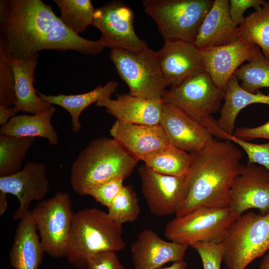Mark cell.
<instances>
[{"mask_svg":"<svg viewBox=\"0 0 269 269\" xmlns=\"http://www.w3.org/2000/svg\"><path fill=\"white\" fill-rule=\"evenodd\" d=\"M118 85L117 82L111 80L104 86L100 85L90 92L77 95L54 96L46 95L38 91L37 93L43 101L51 105L60 106L68 112L71 116L72 131L77 134L81 128L79 122L81 113L95 102L111 98V95L116 91Z\"/></svg>","mask_w":269,"mask_h":269,"instance_id":"cell-26","label":"cell"},{"mask_svg":"<svg viewBox=\"0 0 269 269\" xmlns=\"http://www.w3.org/2000/svg\"><path fill=\"white\" fill-rule=\"evenodd\" d=\"M55 112V108L52 106L41 113L16 115L1 127L0 134L15 137H42L47 138L51 145H56L59 136L51 124Z\"/></svg>","mask_w":269,"mask_h":269,"instance_id":"cell-25","label":"cell"},{"mask_svg":"<svg viewBox=\"0 0 269 269\" xmlns=\"http://www.w3.org/2000/svg\"><path fill=\"white\" fill-rule=\"evenodd\" d=\"M15 104V78L8 61L2 41L0 40V105L6 107Z\"/></svg>","mask_w":269,"mask_h":269,"instance_id":"cell-33","label":"cell"},{"mask_svg":"<svg viewBox=\"0 0 269 269\" xmlns=\"http://www.w3.org/2000/svg\"><path fill=\"white\" fill-rule=\"evenodd\" d=\"M233 135L247 141L257 138H264L269 140V120L264 124L256 127L238 128L235 129Z\"/></svg>","mask_w":269,"mask_h":269,"instance_id":"cell-39","label":"cell"},{"mask_svg":"<svg viewBox=\"0 0 269 269\" xmlns=\"http://www.w3.org/2000/svg\"><path fill=\"white\" fill-rule=\"evenodd\" d=\"M263 0H229V13L233 22L237 26L242 23L245 17L244 13L249 8L258 9L265 4Z\"/></svg>","mask_w":269,"mask_h":269,"instance_id":"cell-38","label":"cell"},{"mask_svg":"<svg viewBox=\"0 0 269 269\" xmlns=\"http://www.w3.org/2000/svg\"><path fill=\"white\" fill-rule=\"evenodd\" d=\"M134 21V13L128 5L113 0L96 8L92 26L100 31L99 39L105 47L138 52L148 46L136 35Z\"/></svg>","mask_w":269,"mask_h":269,"instance_id":"cell-11","label":"cell"},{"mask_svg":"<svg viewBox=\"0 0 269 269\" xmlns=\"http://www.w3.org/2000/svg\"><path fill=\"white\" fill-rule=\"evenodd\" d=\"M35 137H15L0 134V177L11 175L20 170L27 151Z\"/></svg>","mask_w":269,"mask_h":269,"instance_id":"cell-29","label":"cell"},{"mask_svg":"<svg viewBox=\"0 0 269 269\" xmlns=\"http://www.w3.org/2000/svg\"><path fill=\"white\" fill-rule=\"evenodd\" d=\"M60 10V18L79 35L93 25L95 8L90 0H54Z\"/></svg>","mask_w":269,"mask_h":269,"instance_id":"cell-30","label":"cell"},{"mask_svg":"<svg viewBox=\"0 0 269 269\" xmlns=\"http://www.w3.org/2000/svg\"><path fill=\"white\" fill-rule=\"evenodd\" d=\"M0 40L7 56L22 59L43 50L95 55L105 47L74 33L41 0H0Z\"/></svg>","mask_w":269,"mask_h":269,"instance_id":"cell-1","label":"cell"},{"mask_svg":"<svg viewBox=\"0 0 269 269\" xmlns=\"http://www.w3.org/2000/svg\"><path fill=\"white\" fill-rule=\"evenodd\" d=\"M157 269H188L187 263L183 260L173 263L168 267L160 268Z\"/></svg>","mask_w":269,"mask_h":269,"instance_id":"cell-41","label":"cell"},{"mask_svg":"<svg viewBox=\"0 0 269 269\" xmlns=\"http://www.w3.org/2000/svg\"><path fill=\"white\" fill-rule=\"evenodd\" d=\"M31 210L20 220L9 252V263L15 269H38L44 250L37 233Z\"/></svg>","mask_w":269,"mask_h":269,"instance_id":"cell-23","label":"cell"},{"mask_svg":"<svg viewBox=\"0 0 269 269\" xmlns=\"http://www.w3.org/2000/svg\"><path fill=\"white\" fill-rule=\"evenodd\" d=\"M124 180L115 179L91 189L87 195L93 197L97 202L108 208L124 186Z\"/></svg>","mask_w":269,"mask_h":269,"instance_id":"cell-36","label":"cell"},{"mask_svg":"<svg viewBox=\"0 0 269 269\" xmlns=\"http://www.w3.org/2000/svg\"><path fill=\"white\" fill-rule=\"evenodd\" d=\"M191 153L189 190L175 216L200 207H229L231 188L242 166V151L233 142L214 139Z\"/></svg>","mask_w":269,"mask_h":269,"instance_id":"cell-2","label":"cell"},{"mask_svg":"<svg viewBox=\"0 0 269 269\" xmlns=\"http://www.w3.org/2000/svg\"><path fill=\"white\" fill-rule=\"evenodd\" d=\"M224 102L216 123L228 134H233L237 116L244 108L253 104H263L269 107V95L261 91L251 93L244 89L233 75L229 80L224 93Z\"/></svg>","mask_w":269,"mask_h":269,"instance_id":"cell-24","label":"cell"},{"mask_svg":"<svg viewBox=\"0 0 269 269\" xmlns=\"http://www.w3.org/2000/svg\"><path fill=\"white\" fill-rule=\"evenodd\" d=\"M115 252L103 251L91 256L88 260V269H125Z\"/></svg>","mask_w":269,"mask_h":269,"instance_id":"cell-37","label":"cell"},{"mask_svg":"<svg viewBox=\"0 0 269 269\" xmlns=\"http://www.w3.org/2000/svg\"><path fill=\"white\" fill-rule=\"evenodd\" d=\"M137 161L113 138L91 141L74 161L70 177L73 190L80 195L115 179H125Z\"/></svg>","mask_w":269,"mask_h":269,"instance_id":"cell-3","label":"cell"},{"mask_svg":"<svg viewBox=\"0 0 269 269\" xmlns=\"http://www.w3.org/2000/svg\"><path fill=\"white\" fill-rule=\"evenodd\" d=\"M46 172L44 163L29 161L16 173L0 177V191L15 195L19 201L14 219L20 220L25 216L32 201L44 200L50 187Z\"/></svg>","mask_w":269,"mask_h":269,"instance_id":"cell-16","label":"cell"},{"mask_svg":"<svg viewBox=\"0 0 269 269\" xmlns=\"http://www.w3.org/2000/svg\"><path fill=\"white\" fill-rule=\"evenodd\" d=\"M145 165L157 173L173 176H187L192 163L191 153L171 144L147 155Z\"/></svg>","mask_w":269,"mask_h":269,"instance_id":"cell-27","label":"cell"},{"mask_svg":"<svg viewBox=\"0 0 269 269\" xmlns=\"http://www.w3.org/2000/svg\"><path fill=\"white\" fill-rule=\"evenodd\" d=\"M213 2V0H143L142 4L164 41L193 42Z\"/></svg>","mask_w":269,"mask_h":269,"instance_id":"cell-7","label":"cell"},{"mask_svg":"<svg viewBox=\"0 0 269 269\" xmlns=\"http://www.w3.org/2000/svg\"><path fill=\"white\" fill-rule=\"evenodd\" d=\"M157 51L167 86H178L205 71L200 49L193 42L166 40L163 46Z\"/></svg>","mask_w":269,"mask_h":269,"instance_id":"cell-15","label":"cell"},{"mask_svg":"<svg viewBox=\"0 0 269 269\" xmlns=\"http://www.w3.org/2000/svg\"><path fill=\"white\" fill-rule=\"evenodd\" d=\"M38 57V53L27 59L7 56L15 78V104L13 108L17 113L24 112L37 114L52 106L41 99L34 88V72Z\"/></svg>","mask_w":269,"mask_h":269,"instance_id":"cell-22","label":"cell"},{"mask_svg":"<svg viewBox=\"0 0 269 269\" xmlns=\"http://www.w3.org/2000/svg\"><path fill=\"white\" fill-rule=\"evenodd\" d=\"M110 58L128 86L129 94L146 99H161L167 86L157 51L148 47L138 52L114 49L111 50Z\"/></svg>","mask_w":269,"mask_h":269,"instance_id":"cell-9","label":"cell"},{"mask_svg":"<svg viewBox=\"0 0 269 269\" xmlns=\"http://www.w3.org/2000/svg\"><path fill=\"white\" fill-rule=\"evenodd\" d=\"M222 243V262L226 268L245 269L269 250V212H249L237 217Z\"/></svg>","mask_w":269,"mask_h":269,"instance_id":"cell-6","label":"cell"},{"mask_svg":"<svg viewBox=\"0 0 269 269\" xmlns=\"http://www.w3.org/2000/svg\"><path fill=\"white\" fill-rule=\"evenodd\" d=\"M236 218L229 207H200L168 222L164 235L188 247L200 242L222 243Z\"/></svg>","mask_w":269,"mask_h":269,"instance_id":"cell-8","label":"cell"},{"mask_svg":"<svg viewBox=\"0 0 269 269\" xmlns=\"http://www.w3.org/2000/svg\"><path fill=\"white\" fill-rule=\"evenodd\" d=\"M71 203L68 192L58 191L31 210L44 252L55 258L67 254L74 215Z\"/></svg>","mask_w":269,"mask_h":269,"instance_id":"cell-10","label":"cell"},{"mask_svg":"<svg viewBox=\"0 0 269 269\" xmlns=\"http://www.w3.org/2000/svg\"><path fill=\"white\" fill-rule=\"evenodd\" d=\"M122 225L108 212L96 208H84L74 213L66 257L69 263L88 269L90 257L97 253L124 249Z\"/></svg>","mask_w":269,"mask_h":269,"instance_id":"cell-4","label":"cell"},{"mask_svg":"<svg viewBox=\"0 0 269 269\" xmlns=\"http://www.w3.org/2000/svg\"><path fill=\"white\" fill-rule=\"evenodd\" d=\"M257 46L239 37L228 44L200 49L205 71L215 85L225 92L231 77L244 62L252 59Z\"/></svg>","mask_w":269,"mask_h":269,"instance_id":"cell-17","label":"cell"},{"mask_svg":"<svg viewBox=\"0 0 269 269\" xmlns=\"http://www.w3.org/2000/svg\"><path fill=\"white\" fill-rule=\"evenodd\" d=\"M162 105L161 99H146L129 94H117L116 99L108 98L95 104L105 108L117 120L145 125H159Z\"/></svg>","mask_w":269,"mask_h":269,"instance_id":"cell-20","label":"cell"},{"mask_svg":"<svg viewBox=\"0 0 269 269\" xmlns=\"http://www.w3.org/2000/svg\"><path fill=\"white\" fill-rule=\"evenodd\" d=\"M5 193L0 191V215H2L7 207L6 196Z\"/></svg>","mask_w":269,"mask_h":269,"instance_id":"cell-42","label":"cell"},{"mask_svg":"<svg viewBox=\"0 0 269 269\" xmlns=\"http://www.w3.org/2000/svg\"><path fill=\"white\" fill-rule=\"evenodd\" d=\"M140 212L136 193L131 185H124L108 208V213L116 222L123 225L135 221Z\"/></svg>","mask_w":269,"mask_h":269,"instance_id":"cell-32","label":"cell"},{"mask_svg":"<svg viewBox=\"0 0 269 269\" xmlns=\"http://www.w3.org/2000/svg\"><path fill=\"white\" fill-rule=\"evenodd\" d=\"M224 140L233 142L241 147L248 156L249 163L258 164L269 171V142L256 144L226 134Z\"/></svg>","mask_w":269,"mask_h":269,"instance_id":"cell-34","label":"cell"},{"mask_svg":"<svg viewBox=\"0 0 269 269\" xmlns=\"http://www.w3.org/2000/svg\"><path fill=\"white\" fill-rule=\"evenodd\" d=\"M200 256L204 269H220L222 262V243H197L191 246Z\"/></svg>","mask_w":269,"mask_h":269,"instance_id":"cell-35","label":"cell"},{"mask_svg":"<svg viewBox=\"0 0 269 269\" xmlns=\"http://www.w3.org/2000/svg\"><path fill=\"white\" fill-rule=\"evenodd\" d=\"M187 248L162 240L152 230H143L131 245L134 269H157L169 262L183 260Z\"/></svg>","mask_w":269,"mask_h":269,"instance_id":"cell-18","label":"cell"},{"mask_svg":"<svg viewBox=\"0 0 269 269\" xmlns=\"http://www.w3.org/2000/svg\"><path fill=\"white\" fill-rule=\"evenodd\" d=\"M110 134L137 161L170 144L160 125L133 124L117 120Z\"/></svg>","mask_w":269,"mask_h":269,"instance_id":"cell-19","label":"cell"},{"mask_svg":"<svg viewBox=\"0 0 269 269\" xmlns=\"http://www.w3.org/2000/svg\"><path fill=\"white\" fill-rule=\"evenodd\" d=\"M260 269H269V254L266 255L260 264Z\"/></svg>","mask_w":269,"mask_h":269,"instance_id":"cell-43","label":"cell"},{"mask_svg":"<svg viewBox=\"0 0 269 269\" xmlns=\"http://www.w3.org/2000/svg\"><path fill=\"white\" fill-rule=\"evenodd\" d=\"M239 37L260 47L269 60V1L245 17L239 26Z\"/></svg>","mask_w":269,"mask_h":269,"instance_id":"cell-28","label":"cell"},{"mask_svg":"<svg viewBox=\"0 0 269 269\" xmlns=\"http://www.w3.org/2000/svg\"><path fill=\"white\" fill-rule=\"evenodd\" d=\"M224 93L205 71L166 90L161 100L163 103L182 109L207 129L213 136L222 139L224 132L218 127L212 115L220 109Z\"/></svg>","mask_w":269,"mask_h":269,"instance_id":"cell-5","label":"cell"},{"mask_svg":"<svg viewBox=\"0 0 269 269\" xmlns=\"http://www.w3.org/2000/svg\"><path fill=\"white\" fill-rule=\"evenodd\" d=\"M239 38V26L229 13V0H215L194 41L199 49L231 43Z\"/></svg>","mask_w":269,"mask_h":269,"instance_id":"cell-21","label":"cell"},{"mask_svg":"<svg viewBox=\"0 0 269 269\" xmlns=\"http://www.w3.org/2000/svg\"><path fill=\"white\" fill-rule=\"evenodd\" d=\"M229 208L236 218L250 209L269 212V171L262 166L242 165L232 183Z\"/></svg>","mask_w":269,"mask_h":269,"instance_id":"cell-13","label":"cell"},{"mask_svg":"<svg viewBox=\"0 0 269 269\" xmlns=\"http://www.w3.org/2000/svg\"><path fill=\"white\" fill-rule=\"evenodd\" d=\"M142 195L151 213L158 216L176 214L189 190L188 175L176 177L154 172L145 165L138 170Z\"/></svg>","mask_w":269,"mask_h":269,"instance_id":"cell-12","label":"cell"},{"mask_svg":"<svg viewBox=\"0 0 269 269\" xmlns=\"http://www.w3.org/2000/svg\"><path fill=\"white\" fill-rule=\"evenodd\" d=\"M17 114L13 107H6L0 105V125L2 126L7 123L10 119L16 116Z\"/></svg>","mask_w":269,"mask_h":269,"instance_id":"cell-40","label":"cell"},{"mask_svg":"<svg viewBox=\"0 0 269 269\" xmlns=\"http://www.w3.org/2000/svg\"><path fill=\"white\" fill-rule=\"evenodd\" d=\"M159 125L170 144L189 153L200 151L214 139L197 120L170 104L163 103Z\"/></svg>","mask_w":269,"mask_h":269,"instance_id":"cell-14","label":"cell"},{"mask_svg":"<svg viewBox=\"0 0 269 269\" xmlns=\"http://www.w3.org/2000/svg\"><path fill=\"white\" fill-rule=\"evenodd\" d=\"M234 75L241 81V86L248 92L256 93L261 88H269V60L257 46L252 59Z\"/></svg>","mask_w":269,"mask_h":269,"instance_id":"cell-31","label":"cell"}]
</instances>
